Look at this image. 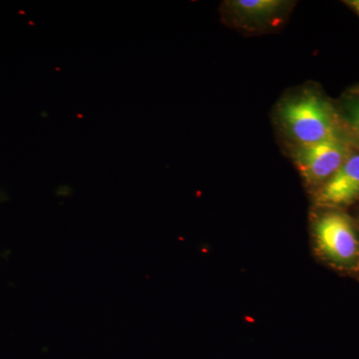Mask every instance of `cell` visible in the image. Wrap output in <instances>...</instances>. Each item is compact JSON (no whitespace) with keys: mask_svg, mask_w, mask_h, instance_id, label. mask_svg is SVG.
<instances>
[{"mask_svg":"<svg viewBox=\"0 0 359 359\" xmlns=\"http://www.w3.org/2000/svg\"><path fill=\"white\" fill-rule=\"evenodd\" d=\"M316 244L328 261L351 266L359 257V238L351 218L340 212H328L314 226Z\"/></svg>","mask_w":359,"mask_h":359,"instance_id":"cell-2","label":"cell"},{"mask_svg":"<svg viewBox=\"0 0 359 359\" xmlns=\"http://www.w3.org/2000/svg\"><path fill=\"white\" fill-rule=\"evenodd\" d=\"M351 124L359 137V100L353 104L351 109Z\"/></svg>","mask_w":359,"mask_h":359,"instance_id":"cell-6","label":"cell"},{"mask_svg":"<svg viewBox=\"0 0 359 359\" xmlns=\"http://www.w3.org/2000/svg\"><path fill=\"white\" fill-rule=\"evenodd\" d=\"M348 158L346 146L337 136L327 140L299 146L295 164L311 184H325Z\"/></svg>","mask_w":359,"mask_h":359,"instance_id":"cell-3","label":"cell"},{"mask_svg":"<svg viewBox=\"0 0 359 359\" xmlns=\"http://www.w3.org/2000/svg\"><path fill=\"white\" fill-rule=\"evenodd\" d=\"M351 6L353 7L354 11L359 14V0H354V1L349 2Z\"/></svg>","mask_w":359,"mask_h":359,"instance_id":"cell-7","label":"cell"},{"mask_svg":"<svg viewBox=\"0 0 359 359\" xmlns=\"http://www.w3.org/2000/svg\"><path fill=\"white\" fill-rule=\"evenodd\" d=\"M280 118L299 146L311 145L337 136L332 108L314 94H302L282 106Z\"/></svg>","mask_w":359,"mask_h":359,"instance_id":"cell-1","label":"cell"},{"mask_svg":"<svg viewBox=\"0 0 359 359\" xmlns=\"http://www.w3.org/2000/svg\"><path fill=\"white\" fill-rule=\"evenodd\" d=\"M359 200V154L348 156L346 162L323 184L318 201L330 207H346Z\"/></svg>","mask_w":359,"mask_h":359,"instance_id":"cell-4","label":"cell"},{"mask_svg":"<svg viewBox=\"0 0 359 359\" xmlns=\"http://www.w3.org/2000/svg\"><path fill=\"white\" fill-rule=\"evenodd\" d=\"M278 0H235L231 2L240 18L247 20H266L275 16L285 6Z\"/></svg>","mask_w":359,"mask_h":359,"instance_id":"cell-5","label":"cell"}]
</instances>
